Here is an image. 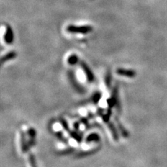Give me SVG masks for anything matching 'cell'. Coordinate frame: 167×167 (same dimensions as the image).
<instances>
[{"mask_svg": "<svg viewBox=\"0 0 167 167\" xmlns=\"http://www.w3.org/2000/svg\"><path fill=\"white\" fill-rule=\"evenodd\" d=\"M116 124L118 125V130H119L120 132H121L122 135H123L125 138H127V137H129V133H128L127 131L126 130L125 128H124L123 126L121 125V123H120V122L119 121V120L116 118Z\"/></svg>", "mask_w": 167, "mask_h": 167, "instance_id": "cell-3", "label": "cell"}, {"mask_svg": "<svg viewBox=\"0 0 167 167\" xmlns=\"http://www.w3.org/2000/svg\"><path fill=\"white\" fill-rule=\"evenodd\" d=\"M70 132L69 135H71V137H73V139H75L77 141H78V142H80V141H81V138L80 136L78 135V134L75 132Z\"/></svg>", "mask_w": 167, "mask_h": 167, "instance_id": "cell-7", "label": "cell"}, {"mask_svg": "<svg viewBox=\"0 0 167 167\" xmlns=\"http://www.w3.org/2000/svg\"><path fill=\"white\" fill-rule=\"evenodd\" d=\"M29 162H30V167H37L36 160H35V157L32 154L29 155Z\"/></svg>", "mask_w": 167, "mask_h": 167, "instance_id": "cell-6", "label": "cell"}, {"mask_svg": "<svg viewBox=\"0 0 167 167\" xmlns=\"http://www.w3.org/2000/svg\"><path fill=\"white\" fill-rule=\"evenodd\" d=\"M118 73L124 76L132 77L135 75V72L132 71H125V70H120L118 71Z\"/></svg>", "mask_w": 167, "mask_h": 167, "instance_id": "cell-5", "label": "cell"}, {"mask_svg": "<svg viewBox=\"0 0 167 167\" xmlns=\"http://www.w3.org/2000/svg\"><path fill=\"white\" fill-rule=\"evenodd\" d=\"M108 123V127H109V130L111 131V132H112V137H113V139H114V141H118V135L117 134V130H116V127H114V124L112 123H111V122H109V123Z\"/></svg>", "mask_w": 167, "mask_h": 167, "instance_id": "cell-2", "label": "cell"}, {"mask_svg": "<svg viewBox=\"0 0 167 167\" xmlns=\"http://www.w3.org/2000/svg\"><path fill=\"white\" fill-rule=\"evenodd\" d=\"M20 146L22 153H26L30 148V145L26 140L25 135L23 132H20Z\"/></svg>", "mask_w": 167, "mask_h": 167, "instance_id": "cell-1", "label": "cell"}, {"mask_svg": "<svg viewBox=\"0 0 167 167\" xmlns=\"http://www.w3.org/2000/svg\"><path fill=\"white\" fill-rule=\"evenodd\" d=\"M60 122H61V124L62 127L64 128V130H65L66 131L70 132V129H69L68 125V123H66V120H64L63 118H61V119H60Z\"/></svg>", "mask_w": 167, "mask_h": 167, "instance_id": "cell-8", "label": "cell"}, {"mask_svg": "<svg viewBox=\"0 0 167 167\" xmlns=\"http://www.w3.org/2000/svg\"><path fill=\"white\" fill-rule=\"evenodd\" d=\"M74 127H75V129H78V127H79V123H75V124H74Z\"/></svg>", "mask_w": 167, "mask_h": 167, "instance_id": "cell-10", "label": "cell"}, {"mask_svg": "<svg viewBox=\"0 0 167 167\" xmlns=\"http://www.w3.org/2000/svg\"><path fill=\"white\" fill-rule=\"evenodd\" d=\"M100 141V137L97 134H91L88 137L86 138V143H90L92 141Z\"/></svg>", "mask_w": 167, "mask_h": 167, "instance_id": "cell-4", "label": "cell"}, {"mask_svg": "<svg viewBox=\"0 0 167 167\" xmlns=\"http://www.w3.org/2000/svg\"><path fill=\"white\" fill-rule=\"evenodd\" d=\"M64 151H61L60 152V154L61 155H66V154H69V153H71L73 152L74 150V148H68V149H66V150H63Z\"/></svg>", "mask_w": 167, "mask_h": 167, "instance_id": "cell-9", "label": "cell"}]
</instances>
